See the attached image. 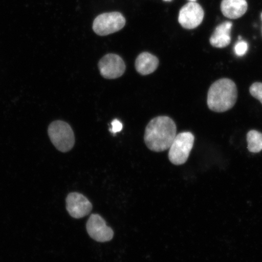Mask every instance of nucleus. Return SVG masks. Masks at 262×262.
<instances>
[{
	"mask_svg": "<svg viewBox=\"0 0 262 262\" xmlns=\"http://www.w3.org/2000/svg\"><path fill=\"white\" fill-rule=\"evenodd\" d=\"M123 129V124L119 120L115 119L111 123L110 131L113 134L120 132Z\"/></svg>",
	"mask_w": 262,
	"mask_h": 262,
	"instance_id": "dca6fc26",
	"label": "nucleus"
},
{
	"mask_svg": "<svg viewBox=\"0 0 262 262\" xmlns=\"http://www.w3.org/2000/svg\"><path fill=\"white\" fill-rule=\"evenodd\" d=\"M100 74L106 79H116L122 76L126 65L119 55L109 54L101 59L98 63Z\"/></svg>",
	"mask_w": 262,
	"mask_h": 262,
	"instance_id": "423d86ee",
	"label": "nucleus"
},
{
	"mask_svg": "<svg viewBox=\"0 0 262 262\" xmlns=\"http://www.w3.org/2000/svg\"><path fill=\"white\" fill-rule=\"evenodd\" d=\"M126 19L120 12L104 13L94 19L93 30L98 35L106 36L117 32L124 28Z\"/></svg>",
	"mask_w": 262,
	"mask_h": 262,
	"instance_id": "39448f33",
	"label": "nucleus"
},
{
	"mask_svg": "<svg viewBox=\"0 0 262 262\" xmlns=\"http://www.w3.org/2000/svg\"><path fill=\"white\" fill-rule=\"evenodd\" d=\"M250 93L252 96L256 98L262 104V83L255 82L251 85Z\"/></svg>",
	"mask_w": 262,
	"mask_h": 262,
	"instance_id": "4468645a",
	"label": "nucleus"
},
{
	"mask_svg": "<svg viewBox=\"0 0 262 262\" xmlns=\"http://www.w3.org/2000/svg\"><path fill=\"white\" fill-rule=\"evenodd\" d=\"M248 50V45L245 41L240 40L235 45L234 52L235 54L239 57L244 56Z\"/></svg>",
	"mask_w": 262,
	"mask_h": 262,
	"instance_id": "2eb2a0df",
	"label": "nucleus"
},
{
	"mask_svg": "<svg viewBox=\"0 0 262 262\" xmlns=\"http://www.w3.org/2000/svg\"><path fill=\"white\" fill-rule=\"evenodd\" d=\"M221 8L226 17L237 19L247 12L248 3L246 0H222Z\"/></svg>",
	"mask_w": 262,
	"mask_h": 262,
	"instance_id": "9d476101",
	"label": "nucleus"
},
{
	"mask_svg": "<svg viewBox=\"0 0 262 262\" xmlns=\"http://www.w3.org/2000/svg\"><path fill=\"white\" fill-rule=\"evenodd\" d=\"M237 89L234 82L222 78L209 88L207 103L209 109L216 113H224L233 107L237 100Z\"/></svg>",
	"mask_w": 262,
	"mask_h": 262,
	"instance_id": "f03ea898",
	"label": "nucleus"
},
{
	"mask_svg": "<svg viewBox=\"0 0 262 262\" xmlns=\"http://www.w3.org/2000/svg\"><path fill=\"white\" fill-rule=\"evenodd\" d=\"M49 139L59 151H70L75 145V136L72 127L67 122L56 120L52 122L48 130Z\"/></svg>",
	"mask_w": 262,
	"mask_h": 262,
	"instance_id": "7ed1b4c3",
	"label": "nucleus"
},
{
	"mask_svg": "<svg viewBox=\"0 0 262 262\" xmlns=\"http://www.w3.org/2000/svg\"><path fill=\"white\" fill-rule=\"evenodd\" d=\"M232 26L231 22L225 21L216 28L209 39V41L212 47L217 48H224L230 44Z\"/></svg>",
	"mask_w": 262,
	"mask_h": 262,
	"instance_id": "9b49d317",
	"label": "nucleus"
},
{
	"mask_svg": "<svg viewBox=\"0 0 262 262\" xmlns=\"http://www.w3.org/2000/svg\"><path fill=\"white\" fill-rule=\"evenodd\" d=\"M69 214L75 219H81L88 215L93 209V205L86 196L78 192H71L66 200Z\"/></svg>",
	"mask_w": 262,
	"mask_h": 262,
	"instance_id": "1a4fd4ad",
	"label": "nucleus"
},
{
	"mask_svg": "<svg viewBox=\"0 0 262 262\" xmlns=\"http://www.w3.org/2000/svg\"><path fill=\"white\" fill-rule=\"evenodd\" d=\"M165 1H171V0H165Z\"/></svg>",
	"mask_w": 262,
	"mask_h": 262,
	"instance_id": "6ab92c4d",
	"label": "nucleus"
},
{
	"mask_svg": "<svg viewBox=\"0 0 262 262\" xmlns=\"http://www.w3.org/2000/svg\"><path fill=\"white\" fill-rule=\"evenodd\" d=\"M261 21H262V13H261ZM261 33H262V28H261Z\"/></svg>",
	"mask_w": 262,
	"mask_h": 262,
	"instance_id": "a211bd4d",
	"label": "nucleus"
},
{
	"mask_svg": "<svg viewBox=\"0 0 262 262\" xmlns=\"http://www.w3.org/2000/svg\"><path fill=\"white\" fill-rule=\"evenodd\" d=\"M176 131V123L171 118L157 117L147 124L144 140L150 150L163 152L169 149L177 136Z\"/></svg>",
	"mask_w": 262,
	"mask_h": 262,
	"instance_id": "f257e3e1",
	"label": "nucleus"
},
{
	"mask_svg": "<svg viewBox=\"0 0 262 262\" xmlns=\"http://www.w3.org/2000/svg\"><path fill=\"white\" fill-rule=\"evenodd\" d=\"M194 143V136L189 132L177 135L169 147L168 157L173 165H181L187 161Z\"/></svg>",
	"mask_w": 262,
	"mask_h": 262,
	"instance_id": "20e7f679",
	"label": "nucleus"
},
{
	"mask_svg": "<svg viewBox=\"0 0 262 262\" xmlns=\"http://www.w3.org/2000/svg\"><path fill=\"white\" fill-rule=\"evenodd\" d=\"M86 229L90 236L98 242H106L112 240L114 231L108 227L105 221L98 214H92L86 224Z\"/></svg>",
	"mask_w": 262,
	"mask_h": 262,
	"instance_id": "6e6552de",
	"label": "nucleus"
},
{
	"mask_svg": "<svg viewBox=\"0 0 262 262\" xmlns=\"http://www.w3.org/2000/svg\"><path fill=\"white\" fill-rule=\"evenodd\" d=\"M204 18L202 6L195 2H190L180 9L179 22L183 28L192 29L198 28Z\"/></svg>",
	"mask_w": 262,
	"mask_h": 262,
	"instance_id": "0eeeda50",
	"label": "nucleus"
},
{
	"mask_svg": "<svg viewBox=\"0 0 262 262\" xmlns=\"http://www.w3.org/2000/svg\"><path fill=\"white\" fill-rule=\"evenodd\" d=\"M248 149L251 152L258 153L262 150V133L251 130L247 134Z\"/></svg>",
	"mask_w": 262,
	"mask_h": 262,
	"instance_id": "ddd939ff",
	"label": "nucleus"
},
{
	"mask_svg": "<svg viewBox=\"0 0 262 262\" xmlns=\"http://www.w3.org/2000/svg\"><path fill=\"white\" fill-rule=\"evenodd\" d=\"M159 64V59L149 52H142L136 60V69L142 75H147L155 72Z\"/></svg>",
	"mask_w": 262,
	"mask_h": 262,
	"instance_id": "f8f14e48",
	"label": "nucleus"
},
{
	"mask_svg": "<svg viewBox=\"0 0 262 262\" xmlns=\"http://www.w3.org/2000/svg\"><path fill=\"white\" fill-rule=\"evenodd\" d=\"M190 1L192 2H194L195 1V0H190Z\"/></svg>",
	"mask_w": 262,
	"mask_h": 262,
	"instance_id": "f3484780",
	"label": "nucleus"
}]
</instances>
